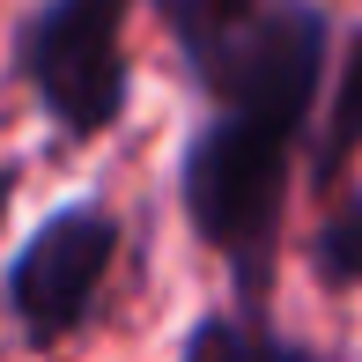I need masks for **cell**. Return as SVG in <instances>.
I'll list each match as a JSON object with an SVG mask.
<instances>
[{"label": "cell", "mask_w": 362, "mask_h": 362, "mask_svg": "<svg viewBox=\"0 0 362 362\" xmlns=\"http://www.w3.org/2000/svg\"><path fill=\"white\" fill-rule=\"evenodd\" d=\"M177 362H310L296 340H281L259 310H215L185 333Z\"/></svg>", "instance_id": "4"}, {"label": "cell", "mask_w": 362, "mask_h": 362, "mask_svg": "<svg viewBox=\"0 0 362 362\" xmlns=\"http://www.w3.org/2000/svg\"><path fill=\"white\" fill-rule=\"evenodd\" d=\"M325 45H333V23L318 0H267L244 30L185 59V74L207 96V119L177 163V200H185V222L229 259L237 310H259V318H267L274 229L288 207L296 141L325 81Z\"/></svg>", "instance_id": "1"}, {"label": "cell", "mask_w": 362, "mask_h": 362, "mask_svg": "<svg viewBox=\"0 0 362 362\" xmlns=\"http://www.w3.org/2000/svg\"><path fill=\"white\" fill-rule=\"evenodd\" d=\"M126 8L134 0H45L23 30V81L67 141H96L126 119Z\"/></svg>", "instance_id": "2"}, {"label": "cell", "mask_w": 362, "mask_h": 362, "mask_svg": "<svg viewBox=\"0 0 362 362\" xmlns=\"http://www.w3.org/2000/svg\"><path fill=\"white\" fill-rule=\"evenodd\" d=\"M355 156H362V30L348 37V59L333 74V111H325L318 148H310V185H340Z\"/></svg>", "instance_id": "5"}, {"label": "cell", "mask_w": 362, "mask_h": 362, "mask_svg": "<svg viewBox=\"0 0 362 362\" xmlns=\"http://www.w3.org/2000/svg\"><path fill=\"white\" fill-rule=\"evenodd\" d=\"M310 274L325 288H362V185L340 192V207L325 215V229L310 237Z\"/></svg>", "instance_id": "7"}, {"label": "cell", "mask_w": 362, "mask_h": 362, "mask_svg": "<svg viewBox=\"0 0 362 362\" xmlns=\"http://www.w3.org/2000/svg\"><path fill=\"white\" fill-rule=\"evenodd\" d=\"M111 259H119V215L111 207H59L23 237V252L8 259V281H0V303H8L15 333L30 348H52L89 325L96 296L111 281Z\"/></svg>", "instance_id": "3"}, {"label": "cell", "mask_w": 362, "mask_h": 362, "mask_svg": "<svg viewBox=\"0 0 362 362\" xmlns=\"http://www.w3.org/2000/svg\"><path fill=\"white\" fill-rule=\"evenodd\" d=\"M259 8H267V0H156V15H163V30H170L177 59H200L207 45H222L229 30H244Z\"/></svg>", "instance_id": "6"}]
</instances>
